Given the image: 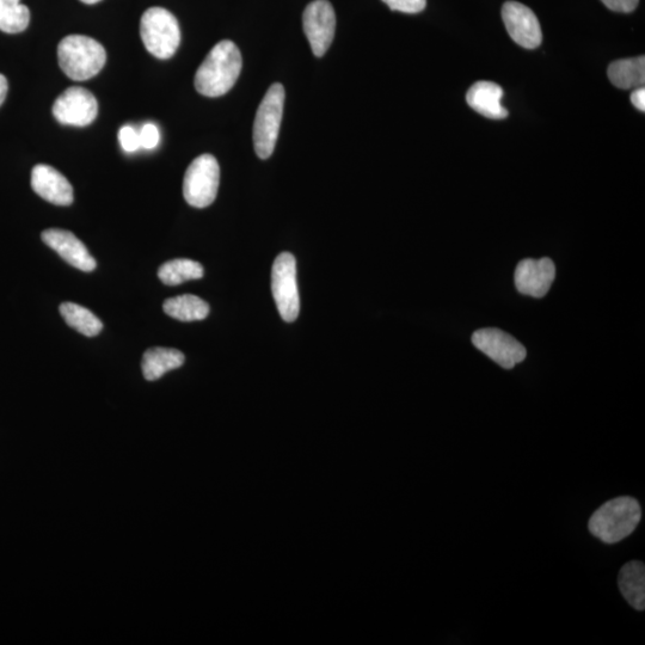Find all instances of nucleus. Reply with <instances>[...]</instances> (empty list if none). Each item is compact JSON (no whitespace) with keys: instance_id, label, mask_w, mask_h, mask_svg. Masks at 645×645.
I'll return each instance as SVG.
<instances>
[{"instance_id":"f257e3e1","label":"nucleus","mask_w":645,"mask_h":645,"mask_svg":"<svg viewBox=\"0 0 645 645\" xmlns=\"http://www.w3.org/2000/svg\"><path fill=\"white\" fill-rule=\"evenodd\" d=\"M242 54L232 41H221L208 53L195 75V88L206 97L229 92L241 75Z\"/></svg>"},{"instance_id":"f03ea898","label":"nucleus","mask_w":645,"mask_h":645,"mask_svg":"<svg viewBox=\"0 0 645 645\" xmlns=\"http://www.w3.org/2000/svg\"><path fill=\"white\" fill-rule=\"evenodd\" d=\"M642 519L634 497H617L602 505L589 519V531L605 544H616L631 536Z\"/></svg>"},{"instance_id":"7ed1b4c3","label":"nucleus","mask_w":645,"mask_h":645,"mask_svg":"<svg viewBox=\"0 0 645 645\" xmlns=\"http://www.w3.org/2000/svg\"><path fill=\"white\" fill-rule=\"evenodd\" d=\"M61 70L73 81H88L101 72L107 61L106 49L94 39L84 35H70L58 47Z\"/></svg>"},{"instance_id":"20e7f679","label":"nucleus","mask_w":645,"mask_h":645,"mask_svg":"<svg viewBox=\"0 0 645 645\" xmlns=\"http://www.w3.org/2000/svg\"><path fill=\"white\" fill-rule=\"evenodd\" d=\"M140 35L144 46L158 59L174 57L181 43V29L177 18L163 8H150L140 22Z\"/></svg>"},{"instance_id":"39448f33","label":"nucleus","mask_w":645,"mask_h":645,"mask_svg":"<svg viewBox=\"0 0 645 645\" xmlns=\"http://www.w3.org/2000/svg\"><path fill=\"white\" fill-rule=\"evenodd\" d=\"M285 97L284 86L275 83L270 86L258 107L254 124V146L261 159H268L275 150L284 115Z\"/></svg>"},{"instance_id":"423d86ee","label":"nucleus","mask_w":645,"mask_h":645,"mask_svg":"<svg viewBox=\"0 0 645 645\" xmlns=\"http://www.w3.org/2000/svg\"><path fill=\"white\" fill-rule=\"evenodd\" d=\"M219 182L220 168L217 159L212 155L195 158L184 175V199L196 208L211 206L217 198Z\"/></svg>"},{"instance_id":"0eeeda50","label":"nucleus","mask_w":645,"mask_h":645,"mask_svg":"<svg viewBox=\"0 0 645 645\" xmlns=\"http://www.w3.org/2000/svg\"><path fill=\"white\" fill-rule=\"evenodd\" d=\"M272 290L280 316L287 323L296 321L300 312L297 262L290 253H282L274 262Z\"/></svg>"},{"instance_id":"6e6552de","label":"nucleus","mask_w":645,"mask_h":645,"mask_svg":"<svg viewBox=\"0 0 645 645\" xmlns=\"http://www.w3.org/2000/svg\"><path fill=\"white\" fill-rule=\"evenodd\" d=\"M472 343L506 370H512L527 356L526 348L513 336L500 329H481L472 335Z\"/></svg>"},{"instance_id":"1a4fd4ad","label":"nucleus","mask_w":645,"mask_h":645,"mask_svg":"<svg viewBox=\"0 0 645 645\" xmlns=\"http://www.w3.org/2000/svg\"><path fill=\"white\" fill-rule=\"evenodd\" d=\"M303 28L313 54L321 58L333 43L336 15L328 0H315L307 5L303 15Z\"/></svg>"},{"instance_id":"9d476101","label":"nucleus","mask_w":645,"mask_h":645,"mask_svg":"<svg viewBox=\"0 0 645 645\" xmlns=\"http://www.w3.org/2000/svg\"><path fill=\"white\" fill-rule=\"evenodd\" d=\"M98 114L96 97L89 90L72 86L55 101L53 115L60 124L85 127L95 121Z\"/></svg>"},{"instance_id":"9b49d317","label":"nucleus","mask_w":645,"mask_h":645,"mask_svg":"<svg viewBox=\"0 0 645 645\" xmlns=\"http://www.w3.org/2000/svg\"><path fill=\"white\" fill-rule=\"evenodd\" d=\"M502 18L509 35L519 46L534 49L543 41L542 27L536 14L526 5L507 2L502 8Z\"/></svg>"},{"instance_id":"f8f14e48","label":"nucleus","mask_w":645,"mask_h":645,"mask_svg":"<svg viewBox=\"0 0 645 645\" xmlns=\"http://www.w3.org/2000/svg\"><path fill=\"white\" fill-rule=\"evenodd\" d=\"M556 279L555 263L548 257L521 261L515 269V286L524 296L543 298Z\"/></svg>"},{"instance_id":"ddd939ff","label":"nucleus","mask_w":645,"mask_h":645,"mask_svg":"<svg viewBox=\"0 0 645 645\" xmlns=\"http://www.w3.org/2000/svg\"><path fill=\"white\" fill-rule=\"evenodd\" d=\"M42 241L53 249L63 260L83 272L90 273L97 263L82 241L70 231L49 229L42 232Z\"/></svg>"},{"instance_id":"4468645a","label":"nucleus","mask_w":645,"mask_h":645,"mask_svg":"<svg viewBox=\"0 0 645 645\" xmlns=\"http://www.w3.org/2000/svg\"><path fill=\"white\" fill-rule=\"evenodd\" d=\"M32 187L43 200L57 206H70L73 188L67 178L49 165L39 164L32 171Z\"/></svg>"},{"instance_id":"2eb2a0df","label":"nucleus","mask_w":645,"mask_h":645,"mask_svg":"<svg viewBox=\"0 0 645 645\" xmlns=\"http://www.w3.org/2000/svg\"><path fill=\"white\" fill-rule=\"evenodd\" d=\"M505 95L500 85L493 82H477L466 95V102L478 114L491 120H502L508 116V110L501 106Z\"/></svg>"},{"instance_id":"dca6fc26","label":"nucleus","mask_w":645,"mask_h":645,"mask_svg":"<svg viewBox=\"0 0 645 645\" xmlns=\"http://www.w3.org/2000/svg\"><path fill=\"white\" fill-rule=\"evenodd\" d=\"M618 586L629 605L637 611L645 608V567L642 562L625 564L618 576Z\"/></svg>"},{"instance_id":"f3484780","label":"nucleus","mask_w":645,"mask_h":645,"mask_svg":"<svg viewBox=\"0 0 645 645\" xmlns=\"http://www.w3.org/2000/svg\"><path fill=\"white\" fill-rule=\"evenodd\" d=\"M183 353L171 348H151L146 350L141 362L143 374L149 382H155L168 373L184 364Z\"/></svg>"},{"instance_id":"a211bd4d","label":"nucleus","mask_w":645,"mask_h":645,"mask_svg":"<svg viewBox=\"0 0 645 645\" xmlns=\"http://www.w3.org/2000/svg\"><path fill=\"white\" fill-rule=\"evenodd\" d=\"M608 78L619 89L631 90L644 88L645 58L638 57L614 61L608 67Z\"/></svg>"},{"instance_id":"6ab92c4d","label":"nucleus","mask_w":645,"mask_h":645,"mask_svg":"<svg viewBox=\"0 0 645 645\" xmlns=\"http://www.w3.org/2000/svg\"><path fill=\"white\" fill-rule=\"evenodd\" d=\"M163 310L168 316L181 322L204 321L210 315V306L206 301L193 294L165 300Z\"/></svg>"},{"instance_id":"aec40b11","label":"nucleus","mask_w":645,"mask_h":645,"mask_svg":"<svg viewBox=\"0 0 645 645\" xmlns=\"http://www.w3.org/2000/svg\"><path fill=\"white\" fill-rule=\"evenodd\" d=\"M60 315L72 329L79 334L94 337L101 333L103 323L90 310L75 303H64L60 305Z\"/></svg>"},{"instance_id":"412c9836","label":"nucleus","mask_w":645,"mask_h":645,"mask_svg":"<svg viewBox=\"0 0 645 645\" xmlns=\"http://www.w3.org/2000/svg\"><path fill=\"white\" fill-rule=\"evenodd\" d=\"M204 273V267L199 262L188 260V258L169 261L158 270L159 279L168 286H177L189 280L201 279Z\"/></svg>"},{"instance_id":"4be33fe9","label":"nucleus","mask_w":645,"mask_h":645,"mask_svg":"<svg viewBox=\"0 0 645 645\" xmlns=\"http://www.w3.org/2000/svg\"><path fill=\"white\" fill-rule=\"evenodd\" d=\"M30 11L21 0H0V30L6 34L24 32L29 26Z\"/></svg>"},{"instance_id":"5701e85b","label":"nucleus","mask_w":645,"mask_h":645,"mask_svg":"<svg viewBox=\"0 0 645 645\" xmlns=\"http://www.w3.org/2000/svg\"><path fill=\"white\" fill-rule=\"evenodd\" d=\"M393 11H401L404 14H419L426 9L427 0H383Z\"/></svg>"},{"instance_id":"b1692460","label":"nucleus","mask_w":645,"mask_h":645,"mask_svg":"<svg viewBox=\"0 0 645 645\" xmlns=\"http://www.w3.org/2000/svg\"><path fill=\"white\" fill-rule=\"evenodd\" d=\"M139 141L141 149L153 150L161 141V133L155 124H146L141 127L139 132Z\"/></svg>"},{"instance_id":"393cba45","label":"nucleus","mask_w":645,"mask_h":645,"mask_svg":"<svg viewBox=\"0 0 645 645\" xmlns=\"http://www.w3.org/2000/svg\"><path fill=\"white\" fill-rule=\"evenodd\" d=\"M119 141L125 152L132 153L140 149L139 132L132 126H124L120 129Z\"/></svg>"},{"instance_id":"a878e982","label":"nucleus","mask_w":645,"mask_h":645,"mask_svg":"<svg viewBox=\"0 0 645 645\" xmlns=\"http://www.w3.org/2000/svg\"><path fill=\"white\" fill-rule=\"evenodd\" d=\"M602 4H605L608 9L616 12H624V14H629V12L634 11L637 8L640 0H601Z\"/></svg>"},{"instance_id":"bb28decb","label":"nucleus","mask_w":645,"mask_h":645,"mask_svg":"<svg viewBox=\"0 0 645 645\" xmlns=\"http://www.w3.org/2000/svg\"><path fill=\"white\" fill-rule=\"evenodd\" d=\"M631 102L638 110H641V112L644 113L645 112V89L644 88L635 89L634 92H632L631 94Z\"/></svg>"},{"instance_id":"cd10ccee","label":"nucleus","mask_w":645,"mask_h":645,"mask_svg":"<svg viewBox=\"0 0 645 645\" xmlns=\"http://www.w3.org/2000/svg\"><path fill=\"white\" fill-rule=\"evenodd\" d=\"M6 94H8V81L3 75H0V106L4 103Z\"/></svg>"},{"instance_id":"c85d7f7f","label":"nucleus","mask_w":645,"mask_h":645,"mask_svg":"<svg viewBox=\"0 0 645 645\" xmlns=\"http://www.w3.org/2000/svg\"><path fill=\"white\" fill-rule=\"evenodd\" d=\"M81 2L88 5H94V4L100 3L101 0H81Z\"/></svg>"}]
</instances>
